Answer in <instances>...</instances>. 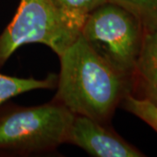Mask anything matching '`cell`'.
Segmentation results:
<instances>
[{"instance_id":"6da1fadb","label":"cell","mask_w":157,"mask_h":157,"mask_svg":"<svg viewBox=\"0 0 157 157\" xmlns=\"http://www.w3.org/2000/svg\"><path fill=\"white\" fill-rule=\"evenodd\" d=\"M59 59L53 100L74 114L107 124L116 107L131 94V78L96 53L81 35Z\"/></svg>"},{"instance_id":"7a4b0ae2","label":"cell","mask_w":157,"mask_h":157,"mask_svg":"<svg viewBox=\"0 0 157 157\" xmlns=\"http://www.w3.org/2000/svg\"><path fill=\"white\" fill-rule=\"evenodd\" d=\"M74 113L55 100L34 107H0V156H27L67 143Z\"/></svg>"},{"instance_id":"3957f363","label":"cell","mask_w":157,"mask_h":157,"mask_svg":"<svg viewBox=\"0 0 157 157\" xmlns=\"http://www.w3.org/2000/svg\"><path fill=\"white\" fill-rule=\"evenodd\" d=\"M79 35L52 0H20L14 17L0 35V67L26 44L45 45L59 57Z\"/></svg>"},{"instance_id":"277c9868","label":"cell","mask_w":157,"mask_h":157,"mask_svg":"<svg viewBox=\"0 0 157 157\" xmlns=\"http://www.w3.org/2000/svg\"><path fill=\"white\" fill-rule=\"evenodd\" d=\"M80 35L96 53L132 80L144 37L134 15L107 1L86 17Z\"/></svg>"},{"instance_id":"5b68a950","label":"cell","mask_w":157,"mask_h":157,"mask_svg":"<svg viewBox=\"0 0 157 157\" xmlns=\"http://www.w3.org/2000/svg\"><path fill=\"white\" fill-rule=\"evenodd\" d=\"M67 143L78 147L94 157H141L144 154L107 128V124L75 114Z\"/></svg>"},{"instance_id":"8992f818","label":"cell","mask_w":157,"mask_h":157,"mask_svg":"<svg viewBox=\"0 0 157 157\" xmlns=\"http://www.w3.org/2000/svg\"><path fill=\"white\" fill-rule=\"evenodd\" d=\"M131 94L157 104V29L143 37L132 75Z\"/></svg>"},{"instance_id":"52a82bcc","label":"cell","mask_w":157,"mask_h":157,"mask_svg":"<svg viewBox=\"0 0 157 157\" xmlns=\"http://www.w3.org/2000/svg\"><path fill=\"white\" fill-rule=\"evenodd\" d=\"M58 75L51 73L45 79L18 78L0 73V107L10 99L30 91L53 89L57 86Z\"/></svg>"},{"instance_id":"ba28073f","label":"cell","mask_w":157,"mask_h":157,"mask_svg":"<svg viewBox=\"0 0 157 157\" xmlns=\"http://www.w3.org/2000/svg\"><path fill=\"white\" fill-rule=\"evenodd\" d=\"M124 8L140 24L144 35L157 29V0H107Z\"/></svg>"},{"instance_id":"9c48e42d","label":"cell","mask_w":157,"mask_h":157,"mask_svg":"<svg viewBox=\"0 0 157 157\" xmlns=\"http://www.w3.org/2000/svg\"><path fill=\"white\" fill-rule=\"evenodd\" d=\"M75 28L81 31L86 17L107 0H52Z\"/></svg>"},{"instance_id":"30bf717a","label":"cell","mask_w":157,"mask_h":157,"mask_svg":"<svg viewBox=\"0 0 157 157\" xmlns=\"http://www.w3.org/2000/svg\"><path fill=\"white\" fill-rule=\"evenodd\" d=\"M126 111L133 113L157 132V104L129 94L121 102Z\"/></svg>"}]
</instances>
